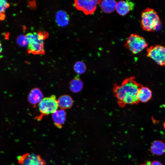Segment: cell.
Wrapping results in <instances>:
<instances>
[{"instance_id":"obj_20","label":"cell","mask_w":165,"mask_h":165,"mask_svg":"<svg viewBox=\"0 0 165 165\" xmlns=\"http://www.w3.org/2000/svg\"><path fill=\"white\" fill-rule=\"evenodd\" d=\"M17 42L18 44L22 46H25L28 44L25 35H20L17 38Z\"/></svg>"},{"instance_id":"obj_23","label":"cell","mask_w":165,"mask_h":165,"mask_svg":"<svg viewBox=\"0 0 165 165\" xmlns=\"http://www.w3.org/2000/svg\"><path fill=\"white\" fill-rule=\"evenodd\" d=\"M2 44L1 43V41H0V58L1 57V54L2 52Z\"/></svg>"},{"instance_id":"obj_22","label":"cell","mask_w":165,"mask_h":165,"mask_svg":"<svg viewBox=\"0 0 165 165\" xmlns=\"http://www.w3.org/2000/svg\"><path fill=\"white\" fill-rule=\"evenodd\" d=\"M151 163V162L150 161H148L145 162V163L140 165H150Z\"/></svg>"},{"instance_id":"obj_12","label":"cell","mask_w":165,"mask_h":165,"mask_svg":"<svg viewBox=\"0 0 165 165\" xmlns=\"http://www.w3.org/2000/svg\"><path fill=\"white\" fill-rule=\"evenodd\" d=\"M152 96V92L148 87L142 85L139 88L138 97L140 102H147L151 99Z\"/></svg>"},{"instance_id":"obj_8","label":"cell","mask_w":165,"mask_h":165,"mask_svg":"<svg viewBox=\"0 0 165 165\" xmlns=\"http://www.w3.org/2000/svg\"><path fill=\"white\" fill-rule=\"evenodd\" d=\"M20 165H45L46 162L39 155L34 153H27L17 157Z\"/></svg>"},{"instance_id":"obj_14","label":"cell","mask_w":165,"mask_h":165,"mask_svg":"<svg viewBox=\"0 0 165 165\" xmlns=\"http://www.w3.org/2000/svg\"><path fill=\"white\" fill-rule=\"evenodd\" d=\"M56 21L59 26H65L69 22V16L65 11L62 10H59L56 14Z\"/></svg>"},{"instance_id":"obj_5","label":"cell","mask_w":165,"mask_h":165,"mask_svg":"<svg viewBox=\"0 0 165 165\" xmlns=\"http://www.w3.org/2000/svg\"><path fill=\"white\" fill-rule=\"evenodd\" d=\"M58 107L57 100L54 95L43 98L38 104L39 111L43 115L53 114Z\"/></svg>"},{"instance_id":"obj_9","label":"cell","mask_w":165,"mask_h":165,"mask_svg":"<svg viewBox=\"0 0 165 165\" xmlns=\"http://www.w3.org/2000/svg\"><path fill=\"white\" fill-rule=\"evenodd\" d=\"M135 6L134 3L131 1H120L117 2L116 10L119 15L124 16L133 10Z\"/></svg>"},{"instance_id":"obj_2","label":"cell","mask_w":165,"mask_h":165,"mask_svg":"<svg viewBox=\"0 0 165 165\" xmlns=\"http://www.w3.org/2000/svg\"><path fill=\"white\" fill-rule=\"evenodd\" d=\"M48 35L47 32L43 31L27 33L25 36L28 42V53L35 55L44 54L43 40L48 37Z\"/></svg>"},{"instance_id":"obj_6","label":"cell","mask_w":165,"mask_h":165,"mask_svg":"<svg viewBox=\"0 0 165 165\" xmlns=\"http://www.w3.org/2000/svg\"><path fill=\"white\" fill-rule=\"evenodd\" d=\"M147 56L158 65L165 66V46L160 45L152 46L147 50Z\"/></svg>"},{"instance_id":"obj_18","label":"cell","mask_w":165,"mask_h":165,"mask_svg":"<svg viewBox=\"0 0 165 165\" xmlns=\"http://www.w3.org/2000/svg\"><path fill=\"white\" fill-rule=\"evenodd\" d=\"M75 72L79 75L83 74L85 72L87 68L85 64L82 61L76 62L73 66Z\"/></svg>"},{"instance_id":"obj_16","label":"cell","mask_w":165,"mask_h":165,"mask_svg":"<svg viewBox=\"0 0 165 165\" xmlns=\"http://www.w3.org/2000/svg\"><path fill=\"white\" fill-rule=\"evenodd\" d=\"M150 151L153 154L161 155L165 152V144L161 141H155L151 146Z\"/></svg>"},{"instance_id":"obj_10","label":"cell","mask_w":165,"mask_h":165,"mask_svg":"<svg viewBox=\"0 0 165 165\" xmlns=\"http://www.w3.org/2000/svg\"><path fill=\"white\" fill-rule=\"evenodd\" d=\"M43 98V95L41 90L38 88H35L29 92L28 100L30 104L35 105L39 104Z\"/></svg>"},{"instance_id":"obj_4","label":"cell","mask_w":165,"mask_h":165,"mask_svg":"<svg viewBox=\"0 0 165 165\" xmlns=\"http://www.w3.org/2000/svg\"><path fill=\"white\" fill-rule=\"evenodd\" d=\"M148 46V43L143 37L134 33L130 35L124 45L134 54L141 52Z\"/></svg>"},{"instance_id":"obj_15","label":"cell","mask_w":165,"mask_h":165,"mask_svg":"<svg viewBox=\"0 0 165 165\" xmlns=\"http://www.w3.org/2000/svg\"><path fill=\"white\" fill-rule=\"evenodd\" d=\"M83 83L78 75L76 76L70 82L69 88L73 93L80 92L83 87Z\"/></svg>"},{"instance_id":"obj_3","label":"cell","mask_w":165,"mask_h":165,"mask_svg":"<svg viewBox=\"0 0 165 165\" xmlns=\"http://www.w3.org/2000/svg\"><path fill=\"white\" fill-rule=\"evenodd\" d=\"M160 23V17L154 9L147 8L142 12L141 26L143 30L148 31H154L158 29Z\"/></svg>"},{"instance_id":"obj_24","label":"cell","mask_w":165,"mask_h":165,"mask_svg":"<svg viewBox=\"0 0 165 165\" xmlns=\"http://www.w3.org/2000/svg\"><path fill=\"white\" fill-rule=\"evenodd\" d=\"M163 127H164V129H165V122H164L163 124Z\"/></svg>"},{"instance_id":"obj_17","label":"cell","mask_w":165,"mask_h":165,"mask_svg":"<svg viewBox=\"0 0 165 165\" xmlns=\"http://www.w3.org/2000/svg\"><path fill=\"white\" fill-rule=\"evenodd\" d=\"M117 2L113 0L101 1V7L102 11L107 13L113 12L116 9Z\"/></svg>"},{"instance_id":"obj_21","label":"cell","mask_w":165,"mask_h":165,"mask_svg":"<svg viewBox=\"0 0 165 165\" xmlns=\"http://www.w3.org/2000/svg\"><path fill=\"white\" fill-rule=\"evenodd\" d=\"M150 165H163L160 162L158 161H154L151 162Z\"/></svg>"},{"instance_id":"obj_13","label":"cell","mask_w":165,"mask_h":165,"mask_svg":"<svg viewBox=\"0 0 165 165\" xmlns=\"http://www.w3.org/2000/svg\"><path fill=\"white\" fill-rule=\"evenodd\" d=\"M58 106L61 109H66L70 108L73 105V101L69 95L64 94L61 96L57 100Z\"/></svg>"},{"instance_id":"obj_19","label":"cell","mask_w":165,"mask_h":165,"mask_svg":"<svg viewBox=\"0 0 165 165\" xmlns=\"http://www.w3.org/2000/svg\"><path fill=\"white\" fill-rule=\"evenodd\" d=\"M10 6L9 3L6 0H0V20H3L6 18L5 12Z\"/></svg>"},{"instance_id":"obj_7","label":"cell","mask_w":165,"mask_h":165,"mask_svg":"<svg viewBox=\"0 0 165 165\" xmlns=\"http://www.w3.org/2000/svg\"><path fill=\"white\" fill-rule=\"evenodd\" d=\"M101 1L97 0H79L74 1V6L78 10L82 11L86 15H91L96 10L97 5Z\"/></svg>"},{"instance_id":"obj_11","label":"cell","mask_w":165,"mask_h":165,"mask_svg":"<svg viewBox=\"0 0 165 165\" xmlns=\"http://www.w3.org/2000/svg\"><path fill=\"white\" fill-rule=\"evenodd\" d=\"M66 114L62 109L56 110L52 114V118L55 126L61 129L66 120Z\"/></svg>"},{"instance_id":"obj_1","label":"cell","mask_w":165,"mask_h":165,"mask_svg":"<svg viewBox=\"0 0 165 165\" xmlns=\"http://www.w3.org/2000/svg\"><path fill=\"white\" fill-rule=\"evenodd\" d=\"M142 85L137 82L134 76L126 78L120 85L114 83L113 93L118 105L123 108L127 105L138 104L140 102L138 97V91Z\"/></svg>"}]
</instances>
